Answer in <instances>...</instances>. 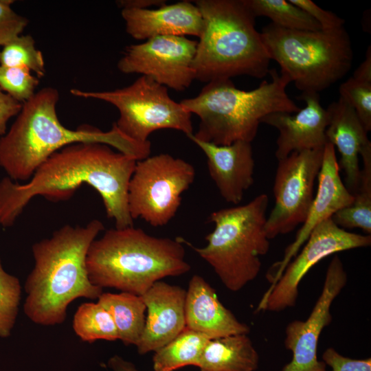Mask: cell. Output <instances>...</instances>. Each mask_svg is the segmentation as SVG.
Segmentation results:
<instances>
[{"mask_svg": "<svg viewBox=\"0 0 371 371\" xmlns=\"http://www.w3.org/2000/svg\"><path fill=\"white\" fill-rule=\"evenodd\" d=\"M137 160L109 145L80 142L52 154L23 184L0 181V225H13L35 196L58 202L70 199L82 185L100 194L116 228L133 226L128 207V185Z\"/></svg>", "mask_w": 371, "mask_h": 371, "instance_id": "6da1fadb", "label": "cell"}, {"mask_svg": "<svg viewBox=\"0 0 371 371\" xmlns=\"http://www.w3.org/2000/svg\"><path fill=\"white\" fill-rule=\"evenodd\" d=\"M58 91L43 88L23 104L6 133L0 137V166L12 180L27 181L52 154L76 143L104 144L137 161L150 156V141L140 142L124 134L115 125L107 131L89 124L76 129L65 127L56 113Z\"/></svg>", "mask_w": 371, "mask_h": 371, "instance_id": "7a4b0ae2", "label": "cell"}, {"mask_svg": "<svg viewBox=\"0 0 371 371\" xmlns=\"http://www.w3.org/2000/svg\"><path fill=\"white\" fill-rule=\"evenodd\" d=\"M104 229L98 219L85 226L65 225L32 245L34 267L25 283L23 304L30 320L41 326L60 324L74 300H95L103 293L89 280L86 258L91 244Z\"/></svg>", "mask_w": 371, "mask_h": 371, "instance_id": "3957f363", "label": "cell"}, {"mask_svg": "<svg viewBox=\"0 0 371 371\" xmlns=\"http://www.w3.org/2000/svg\"><path fill=\"white\" fill-rule=\"evenodd\" d=\"M180 236L159 238L133 226L109 229L91 244L86 258L91 282L142 295L155 282L190 270Z\"/></svg>", "mask_w": 371, "mask_h": 371, "instance_id": "277c9868", "label": "cell"}, {"mask_svg": "<svg viewBox=\"0 0 371 371\" xmlns=\"http://www.w3.org/2000/svg\"><path fill=\"white\" fill-rule=\"evenodd\" d=\"M269 74V82L263 80L252 90L236 88L231 79L218 80L207 82L196 96L181 100L183 106L200 120L197 132L188 136L216 145L251 143L265 115L299 111L286 91L291 82L289 76L274 68Z\"/></svg>", "mask_w": 371, "mask_h": 371, "instance_id": "5b68a950", "label": "cell"}, {"mask_svg": "<svg viewBox=\"0 0 371 371\" xmlns=\"http://www.w3.org/2000/svg\"><path fill=\"white\" fill-rule=\"evenodd\" d=\"M203 21L192 67L203 82L238 76L262 78L269 72L270 57L255 16L243 0H197Z\"/></svg>", "mask_w": 371, "mask_h": 371, "instance_id": "8992f818", "label": "cell"}, {"mask_svg": "<svg viewBox=\"0 0 371 371\" xmlns=\"http://www.w3.org/2000/svg\"><path fill=\"white\" fill-rule=\"evenodd\" d=\"M268 203V196L261 194L247 204L212 212L208 221L214 228L205 236L203 247H194L180 237L213 268L231 291L242 289L260 271V257L270 247L265 230Z\"/></svg>", "mask_w": 371, "mask_h": 371, "instance_id": "52a82bcc", "label": "cell"}, {"mask_svg": "<svg viewBox=\"0 0 371 371\" xmlns=\"http://www.w3.org/2000/svg\"><path fill=\"white\" fill-rule=\"evenodd\" d=\"M260 34L270 59L302 93H319L343 78L352 67V43L344 27L306 31L270 23Z\"/></svg>", "mask_w": 371, "mask_h": 371, "instance_id": "ba28073f", "label": "cell"}, {"mask_svg": "<svg viewBox=\"0 0 371 371\" xmlns=\"http://www.w3.org/2000/svg\"><path fill=\"white\" fill-rule=\"evenodd\" d=\"M70 93L115 106L120 115L114 123L124 134L135 141L148 142L152 133L161 129L177 130L187 136L193 134L192 114L170 97L166 87L150 77L141 76L131 85L114 90L85 91L74 88Z\"/></svg>", "mask_w": 371, "mask_h": 371, "instance_id": "9c48e42d", "label": "cell"}, {"mask_svg": "<svg viewBox=\"0 0 371 371\" xmlns=\"http://www.w3.org/2000/svg\"><path fill=\"white\" fill-rule=\"evenodd\" d=\"M189 162L167 153L137 161L128 189V207L133 220L152 226L167 225L176 215L182 194L194 182Z\"/></svg>", "mask_w": 371, "mask_h": 371, "instance_id": "30bf717a", "label": "cell"}, {"mask_svg": "<svg viewBox=\"0 0 371 371\" xmlns=\"http://www.w3.org/2000/svg\"><path fill=\"white\" fill-rule=\"evenodd\" d=\"M324 148L293 152L278 160L273 188L274 206L265 225L269 240L293 231L304 222L315 196Z\"/></svg>", "mask_w": 371, "mask_h": 371, "instance_id": "8fae6325", "label": "cell"}, {"mask_svg": "<svg viewBox=\"0 0 371 371\" xmlns=\"http://www.w3.org/2000/svg\"><path fill=\"white\" fill-rule=\"evenodd\" d=\"M370 245L371 235L348 232L337 226L331 218L323 221L311 232L302 251L287 265L278 281L270 286L257 311L279 312L295 306L299 284L315 265L335 253Z\"/></svg>", "mask_w": 371, "mask_h": 371, "instance_id": "7c38bea8", "label": "cell"}, {"mask_svg": "<svg viewBox=\"0 0 371 371\" xmlns=\"http://www.w3.org/2000/svg\"><path fill=\"white\" fill-rule=\"evenodd\" d=\"M196 46V41L186 36L153 37L127 46L117 68L124 74H139L181 91L195 80L192 64Z\"/></svg>", "mask_w": 371, "mask_h": 371, "instance_id": "4fadbf2b", "label": "cell"}, {"mask_svg": "<svg viewBox=\"0 0 371 371\" xmlns=\"http://www.w3.org/2000/svg\"><path fill=\"white\" fill-rule=\"evenodd\" d=\"M347 282V273L338 256L332 258L323 288L308 317L294 320L285 329V348L292 352L291 361L282 371H326V365L317 359L319 338L332 321L330 307Z\"/></svg>", "mask_w": 371, "mask_h": 371, "instance_id": "5bb4252c", "label": "cell"}, {"mask_svg": "<svg viewBox=\"0 0 371 371\" xmlns=\"http://www.w3.org/2000/svg\"><path fill=\"white\" fill-rule=\"evenodd\" d=\"M339 170L335 148L328 142L324 148L318 185L307 216L294 240L285 249L282 259L275 262L267 272V278L271 282V286L278 281L315 227L352 202L354 196L341 180Z\"/></svg>", "mask_w": 371, "mask_h": 371, "instance_id": "9a60e30c", "label": "cell"}, {"mask_svg": "<svg viewBox=\"0 0 371 371\" xmlns=\"http://www.w3.org/2000/svg\"><path fill=\"white\" fill-rule=\"evenodd\" d=\"M297 98L306 103L299 111L274 112L261 120V123L276 128L279 133L275 153L278 160L293 152L323 148L328 143L326 130L329 115L321 105L319 93H302Z\"/></svg>", "mask_w": 371, "mask_h": 371, "instance_id": "2e32d148", "label": "cell"}, {"mask_svg": "<svg viewBox=\"0 0 371 371\" xmlns=\"http://www.w3.org/2000/svg\"><path fill=\"white\" fill-rule=\"evenodd\" d=\"M186 291L161 280L142 295L147 315L141 338L135 346L140 355L155 352L186 328Z\"/></svg>", "mask_w": 371, "mask_h": 371, "instance_id": "e0dca14e", "label": "cell"}, {"mask_svg": "<svg viewBox=\"0 0 371 371\" xmlns=\"http://www.w3.org/2000/svg\"><path fill=\"white\" fill-rule=\"evenodd\" d=\"M188 138L204 153L210 176L222 198L238 205L254 183L255 162L251 143L236 141L229 145H216Z\"/></svg>", "mask_w": 371, "mask_h": 371, "instance_id": "ac0fdd59", "label": "cell"}, {"mask_svg": "<svg viewBox=\"0 0 371 371\" xmlns=\"http://www.w3.org/2000/svg\"><path fill=\"white\" fill-rule=\"evenodd\" d=\"M126 31L133 38L147 40L159 36L200 37L203 27L199 8L189 1L157 8L122 9Z\"/></svg>", "mask_w": 371, "mask_h": 371, "instance_id": "d6986e66", "label": "cell"}, {"mask_svg": "<svg viewBox=\"0 0 371 371\" xmlns=\"http://www.w3.org/2000/svg\"><path fill=\"white\" fill-rule=\"evenodd\" d=\"M186 327L209 339L248 334L250 328L240 322L220 302L215 290L201 276L189 282L185 300Z\"/></svg>", "mask_w": 371, "mask_h": 371, "instance_id": "ffe728a7", "label": "cell"}, {"mask_svg": "<svg viewBox=\"0 0 371 371\" xmlns=\"http://www.w3.org/2000/svg\"><path fill=\"white\" fill-rule=\"evenodd\" d=\"M326 110L329 123L326 136L328 142L336 147L340 154L339 166L344 172V184L354 195L360 186L359 156L371 142L355 110L341 97L330 104Z\"/></svg>", "mask_w": 371, "mask_h": 371, "instance_id": "44dd1931", "label": "cell"}, {"mask_svg": "<svg viewBox=\"0 0 371 371\" xmlns=\"http://www.w3.org/2000/svg\"><path fill=\"white\" fill-rule=\"evenodd\" d=\"M247 335L210 339L198 368L201 371L256 370L259 364V355Z\"/></svg>", "mask_w": 371, "mask_h": 371, "instance_id": "7402d4cb", "label": "cell"}, {"mask_svg": "<svg viewBox=\"0 0 371 371\" xmlns=\"http://www.w3.org/2000/svg\"><path fill=\"white\" fill-rule=\"evenodd\" d=\"M97 300L111 315L119 340L126 346H136L146 322V307L142 295L127 292L102 293Z\"/></svg>", "mask_w": 371, "mask_h": 371, "instance_id": "603a6c76", "label": "cell"}, {"mask_svg": "<svg viewBox=\"0 0 371 371\" xmlns=\"http://www.w3.org/2000/svg\"><path fill=\"white\" fill-rule=\"evenodd\" d=\"M210 339L186 327L172 340L154 352V371H175L188 366L198 367Z\"/></svg>", "mask_w": 371, "mask_h": 371, "instance_id": "cb8c5ba5", "label": "cell"}, {"mask_svg": "<svg viewBox=\"0 0 371 371\" xmlns=\"http://www.w3.org/2000/svg\"><path fill=\"white\" fill-rule=\"evenodd\" d=\"M360 186L352 202L336 212L333 221L342 229L359 228L366 235L371 234V155L362 156Z\"/></svg>", "mask_w": 371, "mask_h": 371, "instance_id": "d4e9b609", "label": "cell"}, {"mask_svg": "<svg viewBox=\"0 0 371 371\" xmlns=\"http://www.w3.org/2000/svg\"><path fill=\"white\" fill-rule=\"evenodd\" d=\"M255 18L266 16L276 26L295 30L318 31L322 27L299 7L286 0H243Z\"/></svg>", "mask_w": 371, "mask_h": 371, "instance_id": "484cf974", "label": "cell"}, {"mask_svg": "<svg viewBox=\"0 0 371 371\" xmlns=\"http://www.w3.org/2000/svg\"><path fill=\"white\" fill-rule=\"evenodd\" d=\"M72 326L76 335L85 342L119 339L111 315L98 302L80 304L74 315Z\"/></svg>", "mask_w": 371, "mask_h": 371, "instance_id": "4316f807", "label": "cell"}, {"mask_svg": "<svg viewBox=\"0 0 371 371\" xmlns=\"http://www.w3.org/2000/svg\"><path fill=\"white\" fill-rule=\"evenodd\" d=\"M0 65L27 67L38 78L45 74L43 53L36 47L35 41L30 34H21L3 46Z\"/></svg>", "mask_w": 371, "mask_h": 371, "instance_id": "83f0119b", "label": "cell"}, {"mask_svg": "<svg viewBox=\"0 0 371 371\" xmlns=\"http://www.w3.org/2000/svg\"><path fill=\"white\" fill-rule=\"evenodd\" d=\"M21 299L19 280L4 269L0 258V337L7 338L17 318Z\"/></svg>", "mask_w": 371, "mask_h": 371, "instance_id": "f1b7e54d", "label": "cell"}, {"mask_svg": "<svg viewBox=\"0 0 371 371\" xmlns=\"http://www.w3.org/2000/svg\"><path fill=\"white\" fill-rule=\"evenodd\" d=\"M39 78L25 67L0 65V89L23 104L36 93Z\"/></svg>", "mask_w": 371, "mask_h": 371, "instance_id": "f546056e", "label": "cell"}, {"mask_svg": "<svg viewBox=\"0 0 371 371\" xmlns=\"http://www.w3.org/2000/svg\"><path fill=\"white\" fill-rule=\"evenodd\" d=\"M340 97L355 110L365 130L371 131V82L349 78L339 88Z\"/></svg>", "mask_w": 371, "mask_h": 371, "instance_id": "4dcf8cb0", "label": "cell"}, {"mask_svg": "<svg viewBox=\"0 0 371 371\" xmlns=\"http://www.w3.org/2000/svg\"><path fill=\"white\" fill-rule=\"evenodd\" d=\"M12 0H0V46L21 35L29 21L14 12Z\"/></svg>", "mask_w": 371, "mask_h": 371, "instance_id": "1f68e13d", "label": "cell"}, {"mask_svg": "<svg viewBox=\"0 0 371 371\" xmlns=\"http://www.w3.org/2000/svg\"><path fill=\"white\" fill-rule=\"evenodd\" d=\"M307 13L317 23L322 30H329L344 27L345 20L332 12L325 10L311 0H289Z\"/></svg>", "mask_w": 371, "mask_h": 371, "instance_id": "d6a6232c", "label": "cell"}, {"mask_svg": "<svg viewBox=\"0 0 371 371\" xmlns=\"http://www.w3.org/2000/svg\"><path fill=\"white\" fill-rule=\"evenodd\" d=\"M322 359L332 371H371V358L354 359L340 355L333 348H327Z\"/></svg>", "mask_w": 371, "mask_h": 371, "instance_id": "836d02e7", "label": "cell"}, {"mask_svg": "<svg viewBox=\"0 0 371 371\" xmlns=\"http://www.w3.org/2000/svg\"><path fill=\"white\" fill-rule=\"evenodd\" d=\"M23 104L15 100L0 89V135L7 132V124L10 118L17 115Z\"/></svg>", "mask_w": 371, "mask_h": 371, "instance_id": "e575fe53", "label": "cell"}, {"mask_svg": "<svg viewBox=\"0 0 371 371\" xmlns=\"http://www.w3.org/2000/svg\"><path fill=\"white\" fill-rule=\"evenodd\" d=\"M353 78L371 82V47L368 46L364 60L355 70Z\"/></svg>", "mask_w": 371, "mask_h": 371, "instance_id": "d590c367", "label": "cell"}, {"mask_svg": "<svg viewBox=\"0 0 371 371\" xmlns=\"http://www.w3.org/2000/svg\"><path fill=\"white\" fill-rule=\"evenodd\" d=\"M116 2L121 9H147L150 8L153 5L161 6L166 4V1L163 0H120Z\"/></svg>", "mask_w": 371, "mask_h": 371, "instance_id": "8d00e7d4", "label": "cell"}, {"mask_svg": "<svg viewBox=\"0 0 371 371\" xmlns=\"http://www.w3.org/2000/svg\"><path fill=\"white\" fill-rule=\"evenodd\" d=\"M106 365L112 371H139L133 363L117 355L110 357Z\"/></svg>", "mask_w": 371, "mask_h": 371, "instance_id": "74e56055", "label": "cell"}]
</instances>
